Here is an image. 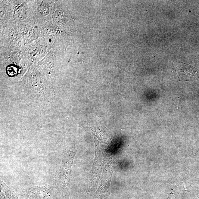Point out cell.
I'll use <instances>...</instances> for the list:
<instances>
[{"instance_id": "obj_1", "label": "cell", "mask_w": 199, "mask_h": 199, "mask_svg": "<svg viewBox=\"0 0 199 199\" xmlns=\"http://www.w3.org/2000/svg\"><path fill=\"white\" fill-rule=\"evenodd\" d=\"M76 154L75 148H71L64 153L59 174L61 183L64 187L69 188L72 175V168L74 158Z\"/></svg>"}, {"instance_id": "obj_2", "label": "cell", "mask_w": 199, "mask_h": 199, "mask_svg": "<svg viewBox=\"0 0 199 199\" xmlns=\"http://www.w3.org/2000/svg\"><path fill=\"white\" fill-rule=\"evenodd\" d=\"M101 147L97 146L96 148V157H95L94 163L93 170L92 176V180L93 184H97L98 183L100 174H101V170L106 163V152L103 151Z\"/></svg>"}, {"instance_id": "obj_3", "label": "cell", "mask_w": 199, "mask_h": 199, "mask_svg": "<svg viewBox=\"0 0 199 199\" xmlns=\"http://www.w3.org/2000/svg\"><path fill=\"white\" fill-rule=\"evenodd\" d=\"M113 170L110 164H107L103 171L102 178L100 186L97 191L98 194H109L110 186Z\"/></svg>"}, {"instance_id": "obj_4", "label": "cell", "mask_w": 199, "mask_h": 199, "mask_svg": "<svg viewBox=\"0 0 199 199\" xmlns=\"http://www.w3.org/2000/svg\"><path fill=\"white\" fill-rule=\"evenodd\" d=\"M26 196L35 199H44L50 196V193L46 187L37 186L28 189L25 192Z\"/></svg>"}, {"instance_id": "obj_5", "label": "cell", "mask_w": 199, "mask_h": 199, "mask_svg": "<svg viewBox=\"0 0 199 199\" xmlns=\"http://www.w3.org/2000/svg\"><path fill=\"white\" fill-rule=\"evenodd\" d=\"M191 66L186 64H182L177 67L176 69L177 76L179 80L188 81V79L194 76V70Z\"/></svg>"}, {"instance_id": "obj_6", "label": "cell", "mask_w": 199, "mask_h": 199, "mask_svg": "<svg viewBox=\"0 0 199 199\" xmlns=\"http://www.w3.org/2000/svg\"><path fill=\"white\" fill-rule=\"evenodd\" d=\"M1 185L2 190L5 194L8 199H19L14 192L6 185V184L1 179Z\"/></svg>"}, {"instance_id": "obj_7", "label": "cell", "mask_w": 199, "mask_h": 199, "mask_svg": "<svg viewBox=\"0 0 199 199\" xmlns=\"http://www.w3.org/2000/svg\"><path fill=\"white\" fill-rule=\"evenodd\" d=\"M27 16V12L23 8L16 10L14 13V18L18 20H22L25 19Z\"/></svg>"}, {"instance_id": "obj_8", "label": "cell", "mask_w": 199, "mask_h": 199, "mask_svg": "<svg viewBox=\"0 0 199 199\" xmlns=\"http://www.w3.org/2000/svg\"><path fill=\"white\" fill-rule=\"evenodd\" d=\"M38 11L39 14L42 16L47 15L50 12L48 6L45 4L41 5L38 9Z\"/></svg>"}, {"instance_id": "obj_9", "label": "cell", "mask_w": 199, "mask_h": 199, "mask_svg": "<svg viewBox=\"0 0 199 199\" xmlns=\"http://www.w3.org/2000/svg\"><path fill=\"white\" fill-rule=\"evenodd\" d=\"M65 17V14L63 11L58 10L56 11L54 15L55 20L58 23H62Z\"/></svg>"}, {"instance_id": "obj_10", "label": "cell", "mask_w": 199, "mask_h": 199, "mask_svg": "<svg viewBox=\"0 0 199 199\" xmlns=\"http://www.w3.org/2000/svg\"><path fill=\"white\" fill-rule=\"evenodd\" d=\"M7 73L9 75L15 76L17 75L18 72V68L14 66H10L7 69Z\"/></svg>"}]
</instances>
